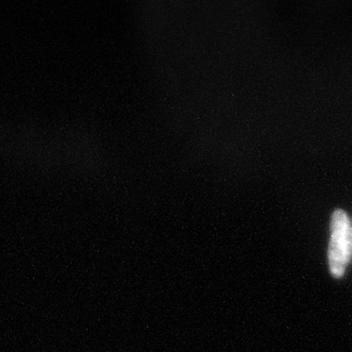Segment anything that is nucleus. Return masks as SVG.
<instances>
[{"instance_id":"nucleus-1","label":"nucleus","mask_w":352,"mask_h":352,"mask_svg":"<svg viewBox=\"0 0 352 352\" xmlns=\"http://www.w3.org/2000/svg\"><path fill=\"white\" fill-rule=\"evenodd\" d=\"M352 253V228L349 217L343 210H336L331 220L329 246V270L340 278L346 273Z\"/></svg>"}]
</instances>
